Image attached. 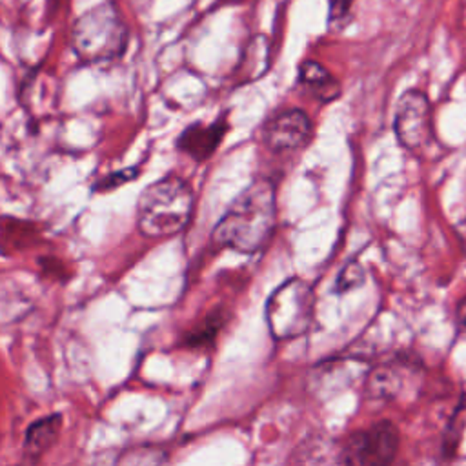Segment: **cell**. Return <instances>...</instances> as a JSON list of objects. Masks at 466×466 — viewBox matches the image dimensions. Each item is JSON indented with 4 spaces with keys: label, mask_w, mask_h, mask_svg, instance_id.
I'll use <instances>...</instances> for the list:
<instances>
[{
    "label": "cell",
    "mask_w": 466,
    "mask_h": 466,
    "mask_svg": "<svg viewBox=\"0 0 466 466\" xmlns=\"http://www.w3.org/2000/svg\"><path fill=\"white\" fill-rule=\"evenodd\" d=\"M275 189L268 180L253 182L231 204L213 229L218 246L255 253L269 240L275 228Z\"/></svg>",
    "instance_id": "1"
},
{
    "label": "cell",
    "mask_w": 466,
    "mask_h": 466,
    "mask_svg": "<svg viewBox=\"0 0 466 466\" xmlns=\"http://www.w3.org/2000/svg\"><path fill=\"white\" fill-rule=\"evenodd\" d=\"M193 209V191L186 180L169 175L147 186L137 206V228L144 237L164 238L186 228Z\"/></svg>",
    "instance_id": "2"
},
{
    "label": "cell",
    "mask_w": 466,
    "mask_h": 466,
    "mask_svg": "<svg viewBox=\"0 0 466 466\" xmlns=\"http://www.w3.org/2000/svg\"><path fill=\"white\" fill-rule=\"evenodd\" d=\"M129 40V29L115 4L104 2L82 13L71 31L75 55L86 64L118 58Z\"/></svg>",
    "instance_id": "3"
},
{
    "label": "cell",
    "mask_w": 466,
    "mask_h": 466,
    "mask_svg": "<svg viewBox=\"0 0 466 466\" xmlns=\"http://www.w3.org/2000/svg\"><path fill=\"white\" fill-rule=\"evenodd\" d=\"M266 317L275 339H293L302 335L313 319V291L299 279L284 282L269 297Z\"/></svg>",
    "instance_id": "4"
},
{
    "label": "cell",
    "mask_w": 466,
    "mask_h": 466,
    "mask_svg": "<svg viewBox=\"0 0 466 466\" xmlns=\"http://www.w3.org/2000/svg\"><path fill=\"white\" fill-rule=\"evenodd\" d=\"M395 133L400 144L411 151L426 153L433 144L430 102L420 91H406L395 113Z\"/></svg>",
    "instance_id": "5"
},
{
    "label": "cell",
    "mask_w": 466,
    "mask_h": 466,
    "mask_svg": "<svg viewBox=\"0 0 466 466\" xmlns=\"http://www.w3.org/2000/svg\"><path fill=\"white\" fill-rule=\"evenodd\" d=\"M399 446V431L390 420H380L366 431L353 433L340 450V461L346 464H388L393 461Z\"/></svg>",
    "instance_id": "6"
},
{
    "label": "cell",
    "mask_w": 466,
    "mask_h": 466,
    "mask_svg": "<svg viewBox=\"0 0 466 466\" xmlns=\"http://www.w3.org/2000/svg\"><path fill=\"white\" fill-rule=\"evenodd\" d=\"M311 122L300 109H288L268 122L264 138L273 151H293L308 142Z\"/></svg>",
    "instance_id": "7"
},
{
    "label": "cell",
    "mask_w": 466,
    "mask_h": 466,
    "mask_svg": "<svg viewBox=\"0 0 466 466\" xmlns=\"http://www.w3.org/2000/svg\"><path fill=\"white\" fill-rule=\"evenodd\" d=\"M417 362L413 359H395L375 368L368 380V390L373 397L380 399H395L400 391L410 384L415 377Z\"/></svg>",
    "instance_id": "8"
},
{
    "label": "cell",
    "mask_w": 466,
    "mask_h": 466,
    "mask_svg": "<svg viewBox=\"0 0 466 466\" xmlns=\"http://www.w3.org/2000/svg\"><path fill=\"white\" fill-rule=\"evenodd\" d=\"M224 133H226L224 120H218L209 126L193 124L182 131V135L177 140V147L200 162V160H206L217 149Z\"/></svg>",
    "instance_id": "9"
},
{
    "label": "cell",
    "mask_w": 466,
    "mask_h": 466,
    "mask_svg": "<svg viewBox=\"0 0 466 466\" xmlns=\"http://www.w3.org/2000/svg\"><path fill=\"white\" fill-rule=\"evenodd\" d=\"M60 428H62V415L60 413H51L47 417H42V419L35 420L25 430L24 455L29 461L40 459L58 441Z\"/></svg>",
    "instance_id": "10"
},
{
    "label": "cell",
    "mask_w": 466,
    "mask_h": 466,
    "mask_svg": "<svg viewBox=\"0 0 466 466\" xmlns=\"http://www.w3.org/2000/svg\"><path fill=\"white\" fill-rule=\"evenodd\" d=\"M300 84L319 100L322 102H329L333 98L339 96L340 93V86L339 82L335 80V76L324 69L319 62H304L300 66Z\"/></svg>",
    "instance_id": "11"
},
{
    "label": "cell",
    "mask_w": 466,
    "mask_h": 466,
    "mask_svg": "<svg viewBox=\"0 0 466 466\" xmlns=\"http://www.w3.org/2000/svg\"><path fill=\"white\" fill-rule=\"evenodd\" d=\"M222 324H224V315L220 311H215V313L208 315L200 324H197L191 331L186 333L184 344L189 346V348L208 346L209 342H213V339L217 337Z\"/></svg>",
    "instance_id": "12"
},
{
    "label": "cell",
    "mask_w": 466,
    "mask_h": 466,
    "mask_svg": "<svg viewBox=\"0 0 466 466\" xmlns=\"http://www.w3.org/2000/svg\"><path fill=\"white\" fill-rule=\"evenodd\" d=\"M167 457L162 450H155L149 446H140V448H131L126 450L120 457L118 462L120 464H157V462H164Z\"/></svg>",
    "instance_id": "13"
},
{
    "label": "cell",
    "mask_w": 466,
    "mask_h": 466,
    "mask_svg": "<svg viewBox=\"0 0 466 466\" xmlns=\"http://www.w3.org/2000/svg\"><path fill=\"white\" fill-rule=\"evenodd\" d=\"M138 175V169L137 167H127V169H122V171H116V173H109L106 175L104 178H100L95 186H93V191H109V189H115L118 186H124L126 182L137 178Z\"/></svg>",
    "instance_id": "14"
},
{
    "label": "cell",
    "mask_w": 466,
    "mask_h": 466,
    "mask_svg": "<svg viewBox=\"0 0 466 466\" xmlns=\"http://www.w3.org/2000/svg\"><path fill=\"white\" fill-rule=\"evenodd\" d=\"M362 277H364V273H362L360 266H359V264H350V266L340 273V277H339V280H337V291H346V289L355 288L357 284L362 282Z\"/></svg>",
    "instance_id": "15"
},
{
    "label": "cell",
    "mask_w": 466,
    "mask_h": 466,
    "mask_svg": "<svg viewBox=\"0 0 466 466\" xmlns=\"http://www.w3.org/2000/svg\"><path fill=\"white\" fill-rule=\"evenodd\" d=\"M351 2L353 0H329V18L331 20L342 18L350 11Z\"/></svg>",
    "instance_id": "16"
},
{
    "label": "cell",
    "mask_w": 466,
    "mask_h": 466,
    "mask_svg": "<svg viewBox=\"0 0 466 466\" xmlns=\"http://www.w3.org/2000/svg\"><path fill=\"white\" fill-rule=\"evenodd\" d=\"M457 328L461 335L466 337V299H462L457 308Z\"/></svg>",
    "instance_id": "17"
}]
</instances>
